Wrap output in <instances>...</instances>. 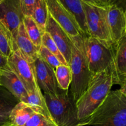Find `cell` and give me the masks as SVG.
Segmentation results:
<instances>
[{"instance_id": "6da1fadb", "label": "cell", "mask_w": 126, "mask_h": 126, "mask_svg": "<svg viewBox=\"0 0 126 126\" xmlns=\"http://www.w3.org/2000/svg\"><path fill=\"white\" fill-rule=\"evenodd\" d=\"M114 84L111 70L94 75L87 89L76 101L78 119L83 121L89 118L102 105Z\"/></svg>"}, {"instance_id": "7a4b0ae2", "label": "cell", "mask_w": 126, "mask_h": 126, "mask_svg": "<svg viewBox=\"0 0 126 126\" xmlns=\"http://www.w3.org/2000/svg\"><path fill=\"white\" fill-rule=\"evenodd\" d=\"M79 126H126V97L111 91L104 102Z\"/></svg>"}, {"instance_id": "3957f363", "label": "cell", "mask_w": 126, "mask_h": 126, "mask_svg": "<svg viewBox=\"0 0 126 126\" xmlns=\"http://www.w3.org/2000/svg\"><path fill=\"white\" fill-rule=\"evenodd\" d=\"M72 41L70 66L72 75L70 94L74 101L81 97L87 89L94 74L89 70L83 47V35L70 37Z\"/></svg>"}, {"instance_id": "277c9868", "label": "cell", "mask_w": 126, "mask_h": 126, "mask_svg": "<svg viewBox=\"0 0 126 126\" xmlns=\"http://www.w3.org/2000/svg\"><path fill=\"white\" fill-rule=\"evenodd\" d=\"M83 47L89 69L94 75L111 70L114 75L113 46L94 37L83 36Z\"/></svg>"}, {"instance_id": "5b68a950", "label": "cell", "mask_w": 126, "mask_h": 126, "mask_svg": "<svg viewBox=\"0 0 126 126\" xmlns=\"http://www.w3.org/2000/svg\"><path fill=\"white\" fill-rule=\"evenodd\" d=\"M53 121L59 126H79L76 102L68 91L43 94Z\"/></svg>"}, {"instance_id": "8992f818", "label": "cell", "mask_w": 126, "mask_h": 126, "mask_svg": "<svg viewBox=\"0 0 126 126\" xmlns=\"http://www.w3.org/2000/svg\"><path fill=\"white\" fill-rule=\"evenodd\" d=\"M88 34L114 47L107 18V7L82 1Z\"/></svg>"}, {"instance_id": "52a82bcc", "label": "cell", "mask_w": 126, "mask_h": 126, "mask_svg": "<svg viewBox=\"0 0 126 126\" xmlns=\"http://www.w3.org/2000/svg\"><path fill=\"white\" fill-rule=\"evenodd\" d=\"M8 65L17 75L27 91L40 89L37 83L34 64L28 62L17 49L8 57Z\"/></svg>"}, {"instance_id": "ba28073f", "label": "cell", "mask_w": 126, "mask_h": 126, "mask_svg": "<svg viewBox=\"0 0 126 126\" xmlns=\"http://www.w3.org/2000/svg\"><path fill=\"white\" fill-rule=\"evenodd\" d=\"M49 13L70 37L84 35L74 16L58 0H44Z\"/></svg>"}, {"instance_id": "9c48e42d", "label": "cell", "mask_w": 126, "mask_h": 126, "mask_svg": "<svg viewBox=\"0 0 126 126\" xmlns=\"http://www.w3.org/2000/svg\"><path fill=\"white\" fill-rule=\"evenodd\" d=\"M23 17L20 0H4L0 4V20L10 31L14 41Z\"/></svg>"}, {"instance_id": "30bf717a", "label": "cell", "mask_w": 126, "mask_h": 126, "mask_svg": "<svg viewBox=\"0 0 126 126\" xmlns=\"http://www.w3.org/2000/svg\"><path fill=\"white\" fill-rule=\"evenodd\" d=\"M45 32L49 33L69 65L71 59L73 44L71 39L60 25L55 22L49 12L46 24Z\"/></svg>"}, {"instance_id": "8fae6325", "label": "cell", "mask_w": 126, "mask_h": 126, "mask_svg": "<svg viewBox=\"0 0 126 126\" xmlns=\"http://www.w3.org/2000/svg\"><path fill=\"white\" fill-rule=\"evenodd\" d=\"M36 79L43 94H56L59 92L55 70L39 56L33 63Z\"/></svg>"}, {"instance_id": "7c38bea8", "label": "cell", "mask_w": 126, "mask_h": 126, "mask_svg": "<svg viewBox=\"0 0 126 126\" xmlns=\"http://www.w3.org/2000/svg\"><path fill=\"white\" fill-rule=\"evenodd\" d=\"M107 18L114 48L126 33L125 11L115 6L107 7Z\"/></svg>"}, {"instance_id": "4fadbf2b", "label": "cell", "mask_w": 126, "mask_h": 126, "mask_svg": "<svg viewBox=\"0 0 126 126\" xmlns=\"http://www.w3.org/2000/svg\"><path fill=\"white\" fill-rule=\"evenodd\" d=\"M15 43L23 57L30 63H33L39 57V47L34 45L30 40L25 30L23 23L18 28Z\"/></svg>"}, {"instance_id": "5bb4252c", "label": "cell", "mask_w": 126, "mask_h": 126, "mask_svg": "<svg viewBox=\"0 0 126 126\" xmlns=\"http://www.w3.org/2000/svg\"><path fill=\"white\" fill-rule=\"evenodd\" d=\"M0 85L19 101L27 94L24 86L9 66L0 70Z\"/></svg>"}, {"instance_id": "9a60e30c", "label": "cell", "mask_w": 126, "mask_h": 126, "mask_svg": "<svg viewBox=\"0 0 126 126\" xmlns=\"http://www.w3.org/2000/svg\"><path fill=\"white\" fill-rule=\"evenodd\" d=\"M114 84L126 78V33L114 47Z\"/></svg>"}, {"instance_id": "2e32d148", "label": "cell", "mask_w": 126, "mask_h": 126, "mask_svg": "<svg viewBox=\"0 0 126 126\" xmlns=\"http://www.w3.org/2000/svg\"><path fill=\"white\" fill-rule=\"evenodd\" d=\"M20 101L31 106L36 113L43 114L53 121L46 103L44 95L40 89H38L35 91H27V94L22 97Z\"/></svg>"}, {"instance_id": "e0dca14e", "label": "cell", "mask_w": 126, "mask_h": 126, "mask_svg": "<svg viewBox=\"0 0 126 126\" xmlns=\"http://www.w3.org/2000/svg\"><path fill=\"white\" fill-rule=\"evenodd\" d=\"M20 101L3 87H0V126L9 124L10 114Z\"/></svg>"}, {"instance_id": "ac0fdd59", "label": "cell", "mask_w": 126, "mask_h": 126, "mask_svg": "<svg viewBox=\"0 0 126 126\" xmlns=\"http://www.w3.org/2000/svg\"><path fill=\"white\" fill-rule=\"evenodd\" d=\"M60 3L70 12L81 28L84 36H89L86 17L81 0H58Z\"/></svg>"}, {"instance_id": "d6986e66", "label": "cell", "mask_w": 126, "mask_h": 126, "mask_svg": "<svg viewBox=\"0 0 126 126\" xmlns=\"http://www.w3.org/2000/svg\"><path fill=\"white\" fill-rule=\"evenodd\" d=\"M34 113L35 111L31 106L20 101L11 111L10 122L16 126H23Z\"/></svg>"}, {"instance_id": "ffe728a7", "label": "cell", "mask_w": 126, "mask_h": 126, "mask_svg": "<svg viewBox=\"0 0 126 126\" xmlns=\"http://www.w3.org/2000/svg\"><path fill=\"white\" fill-rule=\"evenodd\" d=\"M17 49L12 34L0 20V52L9 57Z\"/></svg>"}, {"instance_id": "44dd1931", "label": "cell", "mask_w": 126, "mask_h": 126, "mask_svg": "<svg viewBox=\"0 0 126 126\" xmlns=\"http://www.w3.org/2000/svg\"><path fill=\"white\" fill-rule=\"evenodd\" d=\"M25 30L30 40L37 47L41 46L42 36L43 33L36 24L32 16H24L23 19Z\"/></svg>"}, {"instance_id": "7402d4cb", "label": "cell", "mask_w": 126, "mask_h": 126, "mask_svg": "<svg viewBox=\"0 0 126 126\" xmlns=\"http://www.w3.org/2000/svg\"><path fill=\"white\" fill-rule=\"evenodd\" d=\"M58 87L62 91H67L71 82L72 75L68 65L60 64L55 70Z\"/></svg>"}, {"instance_id": "603a6c76", "label": "cell", "mask_w": 126, "mask_h": 126, "mask_svg": "<svg viewBox=\"0 0 126 126\" xmlns=\"http://www.w3.org/2000/svg\"><path fill=\"white\" fill-rule=\"evenodd\" d=\"M48 16V10L44 0H39L36 4L32 17L43 33L45 32L46 24Z\"/></svg>"}, {"instance_id": "cb8c5ba5", "label": "cell", "mask_w": 126, "mask_h": 126, "mask_svg": "<svg viewBox=\"0 0 126 126\" xmlns=\"http://www.w3.org/2000/svg\"><path fill=\"white\" fill-rule=\"evenodd\" d=\"M41 45L44 46L45 47H46L50 52L54 54L58 60L60 61L61 64L65 65H68L67 62L65 60V58L63 56L62 54H61L60 51L59 50L57 46L49 34L47 32H44L42 36V41H41Z\"/></svg>"}, {"instance_id": "d4e9b609", "label": "cell", "mask_w": 126, "mask_h": 126, "mask_svg": "<svg viewBox=\"0 0 126 126\" xmlns=\"http://www.w3.org/2000/svg\"><path fill=\"white\" fill-rule=\"evenodd\" d=\"M23 126H59L54 121L39 113H34Z\"/></svg>"}, {"instance_id": "484cf974", "label": "cell", "mask_w": 126, "mask_h": 126, "mask_svg": "<svg viewBox=\"0 0 126 126\" xmlns=\"http://www.w3.org/2000/svg\"><path fill=\"white\" fill-rule=\"evenodd\" d=\"M39 55L46 63H47L54 70L59 65L61 64L57 58L43 45L41 46L39 48Z\"/></svg>"}, {"instance_id": "4316f807", "label": "cell", "mask_w": 126, "mask_h": 126, "mask_svg": "<svg viewBox=\"0 0 126 126\" xmlns=\"http://www.w3.org/2000/svg\"><path fill=\"white\" fill-rule=\"evenodd\" d=\"M97 6L108 7L115 6L121 8L125 11L126 8V0H81Z\"/></svg>"}, {"instance_id": "83f0119b", "label": "cell", "mask_w": 126, "mask_h": 126, "mask_svg": "<svg viewBox=\"0 0 126 126\" xmlns=\"http://www.w3.org/2000/svg\"><path fill=\"white\" fill-rule=\"evenodd\" d=\"M39 0H20L21 9L24 16H32L33 9Z\"/></svg>"}, {"instance_id": "f1b7e54d", "label": "cell", "mask_w": 126, "mask_h": 126, "mask_svg": "<svg viewBox=\"0 0 126 126\" xmlns=\"http://www.w3.org/2000/svg\"><path fill=\"white\" fill-rule=\"evenodd\" d=\"M9 67L8 57L4 56L0 52V70Z\"/></svg>"}, {"instance_id": "f546056e", "label": "cell", "mask_w": 126, "mask_h": 126, "mask_svg": "<svg viewBox=\"0 0 126 126\" xmlns=\"http://www.w3.org/2000/svg\"><path fill=\"white\" fill-rule=\"evenodd\" d=\"M117 84L120 85V91L126 97V79H121L117 82Z\"/></svg>"}, {"instance_id": "4dcf8cb0", "label": "cell", "mask_w": 126, "mask_h": 126, "mask_svg": "<svg viewBox=\"0 0 126 126\" xmlns=\"http://www.w3.org/2000/svg\"><path fill=\"white\" fill-rule=\"evenodd\" d=\"M16 126L14 125V124H11V123H9V124H6V125H4V126Z\"/></svg>"}, {"instance_id": "1f68e13d", "label": "cell", "mask_w": 126, "mask_h": 126, "mask_svg": "<svg viewBox=\"0 0 126 126\" xmlns=\"http://www.w3.org/2000/svg\"><path fill=\"white\" fill-rule=\"evenodd\" d=\"M4 1V0H0V4H1L2 3V1Z\"/></svg>"}, {"instance_id": "d6a6232c", "label": "cell", "mask_w": 126, "mask_h": 126, "mask_svg": "<svg viewBox=\"0 0 126 126\" xmlns=\"http://www.w3.org/2000/svg\"><path fill=\"white\" fill-rule=\"evenodd\" d=\"M125 16H126V8L125 9Z\"/></svg>"}, {"instance_id": "836d02e7", "label": "cell", "mask_w": 126, "mask_h": 126, "mask_svg": "<svg viewBox=\"0 0 126 126\" xmlns=\"http://www.w3.org/2000/svg\"><path fill=\"white\" fill-rule=\"evenodd\" d=\"M121 79H126V78H121Z\"/></svg>"}, {"instance_id": "e575fe53", "label": "cell", "mask_w": 126, "mask_h": 126, "mask_svg": "<svg viewBox=\"0 0 126 126\" xmlns=\"http://www.w3.org/2000/svg\"><path fill=\"white\" fill-rule=\"evenodd\" d=\"M0 87H1V85H0Z\"/></svg>"}]
</instances>
